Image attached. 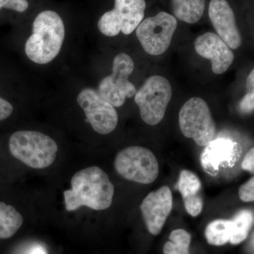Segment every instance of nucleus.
Returning <instances> with one entry per match:
<instances>
[{
  "instance_id": "obj_25",
  "label": "nucleus",
  "mask_w": 254,
  "mask_h": 254,
  "mask_svg": "<svg viewBox=\"0 0 254 254\" xmlns=\"http://www.w3.org/2000/svg\"><path fill=\"white\" fill-rule=\"evenodd\" d=\"M13 112V106L7 100L0 97V122L9 118Z\"/></svg>"
},
{
  "instance_id": "obj_17",
  "label": "nucleus",
  "mask_w": 254,
  "mask_h": 254,
  "mask_svg": "<svg viewBox=\"0 0 254 254\" xmlns=\"http://www.w3.org/2000/svg\"><path fill=\"white\" fill-rule=\"evenodd\" d=\"M23 222L22 215L14 207L0 202V240L14 236Z\"/></svg>"
},
{
  "instance_id": "obj_1",
  "label": "nucleus",
  "mask_w": 254,
  "mask_h": 254,
  "mask_svg": "<svg viewBox=\"0 0 254 254\" xmlns=\"http://www.w3.org/2000/svg\"><path fill=\"white\" fill-rule=\"evenodd\" d=\"M71 185V190L64 192L67 211L81 206L103 210L113 203L115 188L108 175L98 167H89L75 173Z\"/></svg>"
},
{
  "instance_id": "obj_14",
  "label": "nucleus",
  "mask_w": 254,
  "mask_h": 254,
  "mask_svg": "<svg viewBox=\"0 0 254 254\" xmlns=\"http://www.w3.org/2000/svg\"><path fill=\"white\" fill-rule=\"evenodd\" d=\"M195 52L202 58L210 60L215 74L226 72L235 59L232 49L217 34L205 33L194 42Z\"/></svg>"
},
{
  "instance_id": "obj_7",
  "label": "nucleus",
  "mask_w": 254,
  "mask_h": 254,
  "mask_svg": "<svg viewBox=\"0 0 254 254\" xmlns=\"http://www.w3.org/2000/svg\"><path fill=\"white\" fill-rule=\"evenodd\" d=\"M134 63L129 55L120 53L113 60V71L100 82L98 92L102 98L114 107L123 106L127 98H132L136 93V87L128 81L133 72Z\"/></svg>"
},
{
  "instance_id": "obj_13",
  "label": "nucleus",
  "mask_w": 254,
  "mask_h": 254,
  "mask_svg": "<svg viewBox=\"0 0 254 254\" xmlns=\"http://www.w3.org/2000/svg\"><path fill=\"white\" fill-rule=\"evenodd\" d=\"M208 15L218 36L232 50H237L242 43L235 14L226 0H211Z\"/></svg>"
},
{
  "instance_id": "obj_20",
  "label": "nucleus",
  "mask_w": 254,
  "mask_h": 254,
  "mask_svg": "<svg viewBox=\"0 0 254 254\" xmlns=\"http://www.w3.org/2000/svg\"><path fill=\"white\" fill-rule=\"evenodd\" d=\"M163 247L164 254H190L189 250L191 237L188 232L177 229L171 232Z\"/></svg>"
},
{
  "instance_id": "obj_10",
  "label": "nucleus",
  "mask_w": 254,
  "mask_h": 254,
  "mask_svg": "<svg viewBox=\"0 0 254 254\" xmlns=\"http://www.w3.org/2000/svg\"><path fill=\"white\" fill-rule=\"evenodd\" d=\"M77 103L97 133L108 134L118 126V114L115 107L102 98L98 91L84 88L78 95Z\"/></svg>"
},
{
  "instance_id": "obj_15",
  "label": "nucleus",
  "mask_w": 254,
  "mask_h": 254,
  "mask_svg": "<svg viewBox=\"0 0 254 254\" xmlns=\"http://www.w3.org/2000/svg\"><path fill=\"white\" fill-rule=\"evenodd\" d=\"M177 188L181 193L187 213L196 217L201 213L203 202L200 195L201 182L198 177L189 171L182 170Z\"/></svg>"
},
{
  "instance_id": "obj_11",
  "label": "nucleus",
  "mask_w": 254,
  "mask_h": 254,
  "mask_svg": "<svg viewBox=\"0 0 254 254\" xmlns=\"http://www.w3.org/2000/svg\"><path fill=\"white\" fill-rule=\"evenodd\" d=\"M173 208V194L170 188L162 187L147 195L141 205V210L147 229L153 235H158Z\"/></svg>"
},
{
  "instance_id": "obj_4",
  "label": "nucleus",
  "mask_w": 254,
  "mask_h": 254,
  "mask_svg": "<svg viewBox=\"0 0 254 254\" xmlns=\"http://www.w3.org/2000/svg\"><path fill=\"white\" fill-rule=\"evenodd\" d=\"M179 124L184 136L205 147L215 138L216 127L204 100L194 97L187 100L179 114Z\"/></svg>"
},
{
  "instance_id": "obj_16",
  "label": "nucleus",
  "mask_w": 254,
  "mask_h": 254,
  "mask_svg": "<svg viewBox=\"0 0 254 254\" xmlns=\"http://www.w3.org/2000/svg\"><path fill=\"white\" fill-rule=\"evenodd\" d=\"M172 9L175 17L184 22L193 24L203 16L205 0H172Z\"/></svg>"
},
{
  "instance_id": "obj_6",
  "label": "nucleus",
  "mask_w": 254,
  "mask_h": 254,
  "mask_svg": "<svg viewBox=\"0 0 254 254\" xmlns=\"http://www.w3.org/2000/svg\"><path fill=\"white\" fill-rule=\"evenodd\" d=\"M117 173L124 178L148 185L156 180L159 165L153 152L141 146H131L119 152L115 160Z\"/></svg>"
},
{
  "instance_id": "obj_2",
  "label": "nucleus",
  "mask_w": 254,
  "mask_h": 254,
  "mask_svg": "<svg viewBox=\"0 0 254 254\" xmlns=\"http://www.w3.org/2000/svg\"><path fill=\"white\" fill-rule=\"evenodd\" d=\"M65 37L64 25L58 13L46 10L33 23V34L28 38L25 52L33 63L46 64L59 54Z\"/></svg>"
},
{
  "instance_id": "obj_12",
  "label": "nucleus",
  "mask_w": 254,
  "mask_h": 254,
  "mask_svg": "<svg viewBox=\"0 0 254 254\" xmlns=\"http://www.w3.org/2000/svg\"><path fill=\"white\" fill-rule=\"evenodd\" d=\"M242 152L240 145L227 138L213 140L205 146L200 155V163L205 173L216 176L220 168L232 167Z\"/></svg>"
},
{
  "instance_id": "obj_27",
  "label": "nucleus",
  "mask_w": 254,
  "mask_h": 254,
  "mask_svg": "<svg viewBox=\"0 0 254 254\" xmlns=\"http://www.w3.org/2000/svg\"><path fill=\"white\" fill-rule=\"evenodd\" d=\"M30 254H46V251L41 247H37L32 251Z\"/></svg>"
},
{
  "instance_id": "obj_8",
  "label": "nucleus",
  "mask_w": 254,
  "mask_h": 254,
  "mask_svg": "<svg viewBox=\"0 0 254 254\" xmlns=\"http://www.w3.org/2000/svg\"><path fill=\"white\" fill-rule=\"evenodd\" d=\"M145 6V0H115V8L100 18L99 31L108 37L131 34L143 21Z\"/></svg>"
},
{
  "instance_id": "obj_22",
  "label": "nucleus",
  "mask_w": 254,
  "mask_h": 254,
  "mask_svg": "<svg viewBox=\"0 0 254 254\" xmlns=\"http://www.w3.org/2000/svg\"><path fill=\"white\" fill-rule=\"evenodd\" d=\"M1 8L24 12L28 8V2L27 0H0V9Z\"/></svg>"
},
{
  "instance_id": "obj_19",
  "label": "nucleus",
  "mask_w": 254,
  "mask_h": 254,
  "mask_svg": "<svg viewBox=\"0 0 254 254\" xmlns=\"http://www.w3.org/2000/svg\"><path fill=\"white\" fill-rule=\"evenodd\" d=\"M232 245H239L246 240L254 223V214L249 210H241L232 220Z\"/></svg>"
},
{
  "instance_id": "obj_24",
  "label": "nucleus",
  "mask_w": 254,
  "mask_h": 254,
  "mask_svg": "<svg viewBox=\"0 0 254 254\" xmlns=\"http://www.w3.org/2000/svg\"><path fill=\"white\" fill-rule=\"evenodd\" d=\"M242 168L245 171L254 174V148L249 150L242 163Z\"/></svg>"
},
{
  "instance_id": "obj_3",
  "label": "nucleus",
  "mask_w": 254,
  "mask_h": 254,
  "mask_svg": "<svg viewBox=\"0 0 254 254\" xmlns=\"http://www.w3.org/2000/svg\"><path fill=\"white\" fill-rule=\"evenodd\" d=\"M9 150L15 158L33 169L48 168L58 153L56 142L44 133L35 131H18L11 135Z\"/></svg>"
},
{
  "instance_id": "obj_9",
  "label": "nucleus",
  "mask_w": 254,
  "mask_h": 254,
  "mask_svg": "<svg viewBox=\"0 0 254 254\" xmlns=\"http://www.w3.org/2000/svg\"><path fill=\"white\" fill-rule=\"evenodd\" d=\"M177 26L175 16L162 11L142 21L136 28L137 38L145 53L158 56L170 48Z\"/></svg>"
},
{
  "instance_id": "obj_26",
  "label": "nucleus",
  "mask_w": 254,
  "mask_h": 254,
  "mask_svg": "<svg viewBox=\"0 0 254 254\" xmlns=\"http://www.w3.org/2000/svg\"><path fill=\"white\" fill-rule=\"evenodd\" d=\"M246 88L247 92L254 91V68L251 71L247 77V82H246Z\"/></svg>"
},
{
  "instance_id": "obj_21",
  "label": "nucleus",
  "mask_w": 254,
  "mask_h": 254,
  "mask_svg": "<svg viewBox=\"0 0 254 254\" xmlns=\"http://www.w3.org/2000/svg\"><path fill=\"white\" fill-rule=\"evenodd\" d=\"M239 196L245 202H254V177L240 187Z\"/></svg>"
},
{
  "instance_id": "obj_23",
  "label": "nucleus",
  "mask_w": 254,
  "mask_h": 254,
  "mask_svg": "<svg viewBox=\"0 0 254 254\" xmlns=\"http://www.w3.org/2000/svg\"><path fill=\"white\" fill-rule=\"evenodd\" d=\"M240 110L242 113H250L254 110V91L247 92L240 103Z\"/></svg>"
},
{
  "instance_id": "obj_5",
  "label": "nucleus",
  "mask_w": 254,
  "mask_h": 254,
  "mask_svg": "<svg viewBox=\"0 0 254 254\" xmlns=\"http://www.w3.org/2000/svg\"><path fill=\"white\" fill-rule=\"evenodd\" d=\"M172 95L171 84L166 78H148L134 95L143 121L150 126L158 125L165 116Z\"/></svg>"
},
{
  "instance_id": "obj_18",
  "label": "nucleus",
  "mask_w": 254,
  "mask_h": 254,
  "mask_svg": "<svg viewBox=\"0 0 254 254\" xmlns=\"http://www.w3.org/2000/svg\"><path fill=\"white\" fill-rule=\"evenodd\" d=\"M232 235V220H215L210 222L205 231V236L209 245L222 246L230 242Z\"/></svg>"
}]
</instances>
